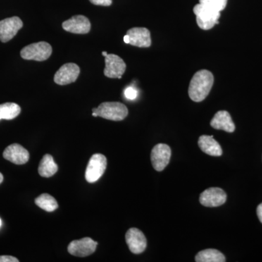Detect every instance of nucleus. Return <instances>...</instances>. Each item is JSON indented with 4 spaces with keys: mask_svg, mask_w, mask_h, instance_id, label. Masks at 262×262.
I'll list each match as a JSON object with an SVG mask.
<instances>
[{
    "mask_svg": "<svg viewBox=\"0 0 262 262\" xmlns=\"http://www.w3.org/2000/svg\"><path fill=\"white\" fill-rule=\"evenodd\" d=\"M214 82V77L210 71L203 70L196 72L190 81L189 98L194 102H201L211 92Z\"/></svg>",
    "mask_w": 262,
    "mask_h": 262,
    "instance_id": "nucleus-1",
    "label": "nucleus"
},
{
    "mask_svg": "<svg viewBox=\"0 0 262 262\" xmlns=\"http://www.w3.org/2000/svg\"><path fill=\"white\" fill-rule=\"evenodd\" d=\"M93 113H96L98 117L113 121H121L128 115V110L123 103L120 102H104L97 108H93Z\"/></svg>",
    "mask_w": 262,
    "mask_h": 262,
    "instance_id": "nucleus-2",
    "label": "nucleus"
},
{
    "mask_svg": "<svg viewBox=\"0 0 262 262\" xmlns=\"http://www.w3.org/2000/svg\"><path fill=\"white\" fill-rule=\"evenodd\" d=\"M193 12L196 15V21L198 27L203 30H209L220 23L219 20L221 16V12L211 9L201 3L194 7Z\"/></svg>",
    "mask_w": 262,
    "mask_h": 262,
    "instance_id": "nucleus-3",
    "label": "nucleus"
},
{
    "mask_svg": "<svg viewBox=\"0 0 262 262\" xmlns=\"http://www.w3.org/2000/svg\"><path fill=\"white\" fill-rule=\"evenodd\" d=\"M53 49L49 43L39 42L24 47L20 51V56L25 60L44 61L50 58Z\"/></svg>",
    "mask_w": 262,
    "mask_h": 262,
    "instance_id": "nucleus-4",
    "label": "nucleus"
},
{
    "mask_svg": "<svg viewBox=\"0 0 262 262\" xmlns=\"http://www.w3.org/2000/svg\"><path fill=\"white\" fill-rule=\"evenodd\" d=\"M106 165H107V160L104 155L101 154L93 155L86 168V181L89 183L97 182L104 173Z\"/></svg>",
    "mask_w": 262,
    "mask_h": 262,
    "instance_id": "nucleus-5",
    "label": "nucleus"
},
{
    "mask_svg": "<svg viewBox=\"0 0 262 262\" xmlns=\"http://www.w3.org/2000/svg\"><path fill=\"white\" fill-rule=\"evenodd\" d=\"M171 149L165 144H158L154 146L151 152V162L157 171H162L170 162Z\"/></svg>",
    "mask_w": 262,
    "mask_h": 262,
    "instance_id": "nucleus-6",
    "label": "nucleus"
},
{
    "mask_svg": "<svg viewBox=\"0 0 262 262\" xmlns=\"http://www.w3.org/2000/svg\"><path fill=\"white\" fill-rule=\"evenodd\" d=\"M126 70L125 61L120 56L108 54L105 57V69L103 74L108 78L121 79Z\"/></svg>",
    "mask_w": 262,
    "mask_h": 262,
    "instance_id": "nucleus-7",
    "label": "nucleus"
},
{
    "mask_svg": "<svg viewBox=\"0 0 262 262\" xmlns=\"http://www.w3.org/2000/svg\"><path fill=\"white\" fill-rule=\"evenodd\" d=\"M97 245V242L90 237H84L71 242L68 246V251L72 256L85 257L95 252Z\"/></svg>",
    "mask_w": 262,
    "mask_h": 262,
    "instance_id": "nucleus-8",
    "label": "nucleus"
},
{
    "mask_svg": "<svg viewBox=\"0 0 262 262\" xmlns=\"http://www.w3.org/2000/svg\"><path fill=\"white\" fill-rule=\"evenodd\" d=\"M23 27V22L18 17L5 18L0 21V41L8 42L16 35Z\"/></svg>",
    "mask_w": 262,
    "mask_h": 262,
    "instance_id": "nucleus-9",
    "label": "nucleus"
},
{
    "mask_svg": "<svg viewBox=\"0 0 262 262\" xmlns=\"http://www.w3.org/2000/svg\"><path fill=\"white\" fill-rule=\"evenodd\" d=\"M227 194L223 189L218 187L208 188L200 196V203L203 206L219 207L225 204Z\"/></svg>",
    "mask_w": 262,
    "mask_h": 262,
    "instance_id": "nucleus-10",
    "label": "nucleus"
},
{
    "mask_svg": "<svg viewBox=\"0 0 262 262\" xmlns=\"http://www.w3.org/2000/svg\"><path fill=\"white\" fill-rule=\"evenodd\" d=\"M80 72V67L75 63H66L57 71L54 76V82L59 85L72 83L77 80Z\"/></svg>",
    "mask_w": 262,
    "mask_h": 262,
    "instance_id": "nucleus-11",
    "label": "nucleus"
},
{
    "mask_svg": "<svg viewBox=\"0 0 262 262\" xmlns=\"http://www.w3.org/2000/svg\"><path fill=\"white\" fill-rule=\"evenodd\" d=\"M62 27L68 32L84 34L91 31V24L87 17L78 15L66 20L62 24Z\"/></svg>",
    "mask_w": 262,
    "mask_h": 262,
    "instance_id": "nucleus-12",
    "label": "nucleus"
},
{
    "mask_svg": "<svg viewBox=\"0 0 262 262\" xmlns=\"http://www.w3.org/2000/svg\"><path fill=\"white\" fill-rule=\"evenodd\" d=\"M125 239L129 249L133 253L139 254L146 248V239L144 233L139 229L130 228L125 234Z\"/></svg>",
    "mask_w": 262,
    "mask_h": 262,
    "instance_id": "nucleus-13",
    "label": "nucleus"
},
{
    "mask_svg": "<svg viewBox=\"0 0 262 262\" xmlns=\"http://www.w3.org/2000/svg\"><path fill=\"white\" fill-rule=\"evenodd\" d=\"M129 44L139 48H149L151 46V34L149 29L142 27H135L127 32Z\"/></svg>",
    "mask_w": 262,
    "mask_h": 262,
    "instance_id": "nucleus-14",
    "label": "nucleus"
},
{
    "mask_svg": "<svg viewBox=\"0 0 262 262\" xmlns=\"http://www.w3.org/2000/svg\"><path fill=\"white\" fill-rule=\"evenodd\" d=\"M3 157L11 163L16 165H24L29 161V153L20 144H13L5 149Z\"/></svg>",
    "mask_w": 262,
    "mask_h": 262,
    "instance_id": "nucleus-15",
    "label": "nucleus"
},
{
    "mask_svg": "<svg viewBox=\"0 0 262 262\" xmlns=\"http://www.w3.org/2000/svg\"><path fill=\"white\" fill-rule=\"evenodd\" d=\"M211 125L216 130H225L228 133L234 132L235 130V125L232 117L227 111H219L215 114L211 121Z\"/></svg>",
    "mask_w": 262,
    "mask_h": 262,
    "instance_id": "nucleus-16",
    "label": "nucleus"
},
{
    "mask_svg": "<svg viewBox=\"0 0 262 262\" xmlns=\"http://www.w3.org/2000/svg\"><path fill=\"white\" fill-rule=\"evenodd\" d=\"M198 146L203 152L210 156L220 157L223 153L222 146L213 139V136H201L198 140Z\"/></svg>",
    "mask_w": 262,
    "mask_h": 262,
    "instance_id": "nucleus-17",
    "label": "nucleus"
},
{
    "mask_svg": "<svg viewBox=\"0 0 262 262\" xmlns=\"http://www.w3.org/2000/svg\"><path fill=\"white\" fill-rule=\"evenodd\" d=\"M58 165L54 162L51 155H45L39 163L38 172L41 177L49 178L58 171Z\"/></svg>",
    "mask_w": 262,
    "mask_h": 262,
    "instance_id": "nucleus-18",
    "label": "nucleus"
},
{
    "mask_svg": "<svg viewBox=\"0 0 262 262\" xmlns=\"http://www.w3.org/2000/svg\"><path fill=\"white\" fill-rule=\"evenodd\" d=\"M196 262H225V256L218 250L206 249L200 251L195 256Z\"/></svg>",
    "mask_w": 262,
    "mask_h": 262,
    "instance_id": "nucleus-19",
    "label": "nucleus"
},
{
    "mask_svg": "<svg viewBox=\"0 0 262 262\" xmlns=\"http://www.w3.org/2000/svg\"><path fill=\"white\" fill-rule=\"evenodd\" d=\"M20 113V107L17 103H5L0 104V120H13Z\"/></svg>",
    "mask_w": 262,
    "mask_h": 262,
    "instance_id": "nucleus-20",
    "label": "nucleus"
},
{
    "mask_svg": "<svg viewBox=\"0 0 262 262\" xmlns=\"http://www.w3.org/2000/svg\"><path fill=\"white\" fill-rule=\"evenodd\" d=\"M36 205L48 212L56 211L58 208V203L53 196L48 194H42L35 200Z\"/></svg>",
    "mask_w": 262,
    "mask_h": 262,
    "instance_id": "nucleus-21",
    "label": "nucleus"
},
{
    "mask_svg": "<svg viewBox=\"0 0 262 262\" xmlns=\"http://www.w3.org/2000/svg\"><path fill=\"white\" fill-rule=\"evenodd\" d=\"M201 4L208 7L218 12L225 10L227 4V0H199Z\"/></svg>",
    "mask_w": 262,
    "mask_h": 262,
    "instance_id": "nucleus-22",
    "label": "nucleus"
},
{
    "mask_svg": "<svg viewBox=\"0 0 262 262\" xmlns=\"http://www.w3.org/2000/svg\"><path fill=\"white\" fill-rule=\"evenodd\" d=\"M138 92L134 88L128 87L125 91V96L129 100H134L137 97Z\"/></svg>",
    "mask_w": 262,
    "mask_h": 262,
    "instance_id": "nucleus-23",
    "label": "nucleus"
},
{
    "mask_svg": "<svg viewBox=\"0 0 262 262\" xmlns=\"http://www.w3.org/2000/svg\"><path fill=\"white\" fill-rule=\"evenodd\" d=\"M92 4L101 6H110L113 4V0H89Z\"/></svg>",
    "mask_w": 262,
    "mask_h": 262,
    "instance_id": "nucleus-24",
    "label": "nucleus"
},
{
    "mask_svg": "<svg viewBox=\"0 0 262 262\" xmlns=\"http://www.w3.org/2000/svg\"><path fill=\"white\" fill-rule=\"evenodd\" d=\"M18 258L11 256H0V262H18Z\"/></svg>",
    "mask_w": 262,
    "mask_h": 262,
    "instance_id": "nucleus-25",
    "label": "nucleus"
},
{
    "mask_svg": "<svg viewBox=\"0 0 262 262\" xmlns=\"http://www.w3.org/2000/svg\"><path fill=\"white\" fill-rule=\"evenodd\" d=\"M256 213H257L258 220H259L260 222H261V223L262 224V203L258 205L257 210H256Z\"/></svg>",
    "mask_w": 262,
    "mask_h": 262,
    "instance_id": "nucleus-26",
    "label": "nucleus"
},
{
    "mask_svg": "<svg viewBox=\"0 0 262 262\" xmlns=\"http://www.w3.org/2000/svg\"><path fill=\"white\" fill-rule=\"evenodd\" d=\"M124 42L127 43V44H129V37L127 34L125 36V37H124Z\"/></svg>",
    "mask_w": 262,
    "mask_h": 262,
    "instance_id": "nucleus-27",
    "label": "nucleus"
},
{
    "mask_svg": "<svg viewBox=\"0 0 262 262\" xmlns=\"http://www.w3.org/2000/svg\"><path fill=\"white\" fill-rule=\"evenodd\" d=\"M3 175L1 173H0V184H2V182H3Z\"/></svg>",
    "mask_w": 262,
    "mask_h": 262,
    "instance_id": "nucleus-28",
    "label": "nucleus"
},
{
    "mask_svg": "<svg viewBox=\"0 0 262 262\" xmlns=\"http://www.w3.org/2000/svg\"><path fill=\"white\" fill-rule=\"evenodd\" d=\"M102 55H103V56L106 57V56H107L108 53H106V51H103V52H102Z\"/></svg>",
    "mask_w": 262,
    "mask_h": 262,
    "instance_id": "nucleus-29",
    "label": "nucleus"
},
{
    "mask_svg": "<svg viewBox=\"0 0 262 262\" xmlns=\"http://www.w3.org/2000/svg\"><path fill=\"white\" fill-rule=\"evenodd\" d=\"M92 115L94 117H98V115L96 113H93Z\"/></svg>",
    "mask_w": 262,
    "mask_h": 262,
    "instance_id": "nucleus-30",
    "label": "nucleus"
},
{
    "mask_svg": "<svg viewBox=\"0 0 262 262\" xmlns=\"http://www.w3.org/2000/svg\"><path fill=\"white\" fill-rule=\"evenodd\" d=\"M1 225H2V221H1V220H0V227H1Z\"/></svg>",
    "mask_w": 262,
    "mask_h": 262,
    "instance_id": "nucleus-31",
    "label": "nucleus"
}]
</instances>
